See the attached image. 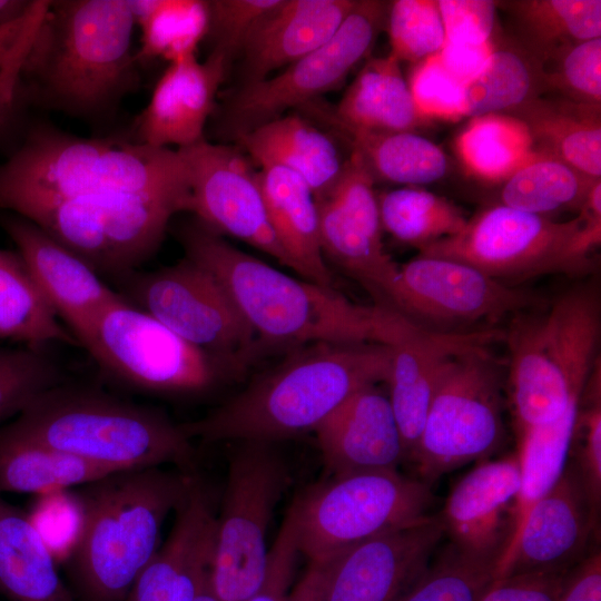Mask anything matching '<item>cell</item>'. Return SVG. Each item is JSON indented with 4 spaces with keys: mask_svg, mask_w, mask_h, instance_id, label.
I'll use <instances>...</instances> for the list:
<instances>
[{
    "mask_svg": "<svg viewBox=\"0 0 601 601\" xmlns=\"http://www.w3.org/2000/svg\"><path fill=\"white\" fill-rule=\"evenodd\" d=\"M140 31L138 62L168 63L197 56L209 29V2L204 0H128Z\"/></svg>",
    "mask_w": 601,
    "mask_h": 601,
    "instance_id": "36",
    "label": "cell"
},
{
    "mask_svg": "<svg viewBox=\"0 0 601 601\" xmlns=\"http://www.w3.org/2000/svg\"><path fill=\"white\" fill-rule=\"evenodd\" d=\"M580 403L571 405L558 420L533 426L518 436L520 486L511 508L510 534L499 561L514 544L531 509L562 475Z\"/></svg>",
    "mask_w": 601,
    "mask_h": 601,
    "instance_id": "34",
    "label": "cell"
},
{
    "mask_svg": "<svg viewBox=\"0 0 601 601\" xmlns=\"http://www.w3.org/2000/svg\"><path fill=\"white\" fill-rule=\"evenodd\" d=\"M560 601H601V553L593 552L573 565Z\"/></svg>",
    "mask_w": 601,
    "mask_h": 601,
    "instance_id": "54",
    "label": "cell"
},
{
    "mask_svg": "<svg viewBox=\"0 0 601 601\" xmlns=\"http://www.w3.org/2000/svg\"><path fill=\"white\" fill-rule=\"evenodd\" d=\"M355 3V0H279L255 24L238 52L243 85L265 79L325 45Z\"/></svg>",
    "mask_w": 601,
    "mask_h": 601,
    "instance_id": "27",
    "label": "cell"
},
{
    "mask_svg": "<svg viewBox=\"0 0 601 601\" xmlns=\"http://www.w3.org/2000/svg\"><path fill=\"white\" fill-rule=\"evenodd\" d=\"M115 472L119 471L43 446H0V494L46 495L80 487Z\"/></svg>",
    "mask_w": 601,
    "mask_h": 601,
    "instance_id": "39",
    "label": "cell"
},
{
    "mask_svg": "<svg viewBox=\"0 0 601 601\" xmlns=\"http://www.w3.org/2000/svg\"><path fill=\"white\" fill-rule=\"evenodd\" d=\"M0 339L45 348L78 345L49 306L18 253L0 248Z\"/></svg>",
    "mask_w": 601,
    "mask_h": 601,
    "instance_id": "35",
    "label": "cell"
},
{
    "mask_svg": "<svg viewBox=\"0 0 601 601\" xmlns=\"http://www.w3.org/2000/svg\"><path fill=\"white\" fill-rule=\"evenodd\" d=\"M595 181L561 160L536 151L503 181L500 204L541 216L568 207L580 210Z\"/></svg>",
    "mask_w": 601,
    "mask_h": 601,
    "instance_id": "41",
    "label": "cell"
},
{
    "mask_svg": "<svg viewBox=\"0 0 601 601\" xmlns=\"http://www.w3.org/2000/svg\"><path fill=\"white\" fill-rule=\"evenodd\" d=\"M406 82L424 120L457 121L464 117L463 83L447 72L437 53L415 63Z\"/></svg>",
    "mask_w": 601,
    "mask_h": 601,
    "instance_id": "47",
    "label": "cell"
},
{
    "mask_svg": "<svg viewBox=\"0 0 601 601\" xmlns=\"http://www.w3.org/2000/svg\"><path fill=\"white\" fill-rule=\"evenodd\" d=\"M508 4L526 50L541 63L570 46L600 38V0H521Z\"/></svg>",
    "mask_w": 601,
    "mask_h": 601,
    "instance_id": "40",
    "label": "cell"
},
{
    "mask_svg": "<svg viewBox=\"0 0 601 601\" xmlns=\"http://www.w3.org/2000/svg\"><path fill=\"white\" fill-rule=\"evenodd\" d=\"M290 480L275 443L238 442L233 450L209 574L217 601H247L259 589L268 562V529Z\"/></svg>",
    "mask_w": 601,
    "mask_h": 601,
    "instance_id": "9",
    "label": "cell"
},
{
    "mask_svg": "<svg viewBox=\"0 0 601 601\" xmlns=\"http://www.w3.org/2000/svg\"><path fill=\"white\" fill-rule=\"evenodd\" d=\"M494 47L492 39L481 45L445 40L437 56L447 72L464 85L480 73Z\"/></svg>",
    "mask_w": 601,
    "mask_h": 601,
    "instance_id": "53",
    "label": "cell"
},
{
    "mask_svg": "<svg viewBox=\"0 0 601 601\" xmlns=\"http://www.w3.org/2000/svg\"><path fill=\"white\" fill-rule=\"evenodd\" d=\"M10 444L52 449L115 471L171 464L195 472L193 440L165 412L67 381L0 426V446Z\"/></svg>",
    "mask_w": 601,
    "mask_h": 601,
    "instance_id": "5",
    "label": "cell"
},
{
    "mask_svg": "<svg viewBox=\"0 0 601 601\" xmlns=\"http://www.w3.org/2000/svg\"><path fill=\"white\" fill-rule=\"evenodd\" d=\"M500 335L494 329L436 331L412 323L391 346L388 398L411 461L445 364L455 355L487 345Z\"/></svg>",
    "mask_w": 601,
    "mask_h": 601,
    "instance_id": "24",
    "label": "cell"
},
{
    "mask_svg": "<svg viewBox=\"0 0 601 601\" xmlns=\"http://www.w3.org/2000/svg\"><path fill=\"white\" fill-rule=\"evenodd\" d=\"M387 4L356 1L336 33L322 47L276 75L242 85L216 108L217 132L228 139L283 116L336 89L370 52L383 24Z\"/></svg>",
    "mask_w": 601,
    "mask_h": 601,
    "instance_id": "15",
    "label": "cell"
},
{
    "mask_svg": "<svg viewBox=\"0 0 601 601\" xmlns=\"http://www.w3.org/2000/svg\"><path fill=\"white\" fill-rule=\"evenodd\" d=\"M230 63L229 57L215 48L204 61L190 56L168 63L148 105L136 117L129 140L181 149L206 139V126Z\"/></svg>",
    "mask_w": 601,
    "mask_h": 601,
    "instance_id": "21",
    "label": "cell"
},
{
    "mask_svg": "<svg viewBox=\"0 0 601 601\" xmlns=\"http://www.w3.org/2000/svg\"><path fill=\"white\" fill-rule=\"evenodd\" d=\"M577 424L580 425L581 443L578 465L575 464L585 493L597 513L601 496V405L597 396L583 413H578Z\"/></svg>",
    "mask_w": 601,
    "mask_h": 601,
    "instance_id": "52",
    "label": "cell"
},
{
    "mask_svg": "<svg viewBox=\"0 0 601 601\" xmlns=\"http://www.w3.org/2000/svg\"><path fill=\"white\" fill-rule=\"evenodd\" d=\"M377 200L382 228L418 249L460 233L467 223L453 204L416 187L390 190Z\"/></svg>",
    "mask_w": 601,
    "mask_h": 601,
    "instance_id": "42",
    "label": "cell"
},
{
    "mask_svg": "<svg viewBox=\"0 0 601 601\" xmlns=\"http://www.w3.org/2000/svg\"><path fill=\"white\" fill-rule=\"evenodd\" d=\"M595 512L575 463L566 464L553 487L529 512L512 548L496 564V577L569 570L583 559Z\"/></svg>",
    "mask_w": 601,
    "mask_h": 601,
    "instance_id": "22",
    "label": "cell"
},
{
    "mask_svg": "<svg viewBox=\"0 0 601 601\" xmlns=\"http://www.w3.org/2000/svg\"><path fill=\"white\" fill-rule=\"evenodd\" d=\"M430 485L397 470L333 476L298 496V548L309 562L428 515Z\"/></svg>",
    "mask_w": 601,
    "mask_h": 601,
    "instance_id": "10",
    "label": "cell"
},
{
    "mask_svg": "<svg viewBox=\"0 0 601 601\" xmlns=\"http://www.w3.org/2000/svg\"><path fill=\"white\" fill-rule=\"evenodd\" d=\"M437 6L446 41L481 45L492 39L494 1L440 0Z\"/></svg>",
    "mask_w": 601,
    "mask_h": 601,
    "instance_id": "50",
    "label": "cell"
},
{
    "mask_svg": "<svg viewBox=\"0 0 601 601\" xmlns=\"http://www.w3.org/2000/svg\"><path fill=\"white\" fill-rule=\"evenodd\" d=\"M65 381L61 367L45 348L0 346V426Z\"/></svg>",
    "mask_w": 601,
    "mask_h": 601,
    "instance_id": "44",
    "label": "cell"
},
{
    "mask_svg": "<svg viewBox=\"0 0 601 601\" xmlns=\"http://www.w3.org/2000/svg\"><path fill=\"white\" fill-rule=\"evenodd\" d=\"M235 141L259 167L276 165L297 174L316 199L332 190L345 165L332 135L299 114L283 115Z\"/></svg>",
    "mask_w": 601,
    "mask_h": 601,
    "instance_id": "30",
    "label": "cell"
},
{
    "mask_svg": "<svg viewBox=\"0 0 601 601\" xmlns=\"http://www.w3.org/2000/svg\"><path fill=\"white\" fill-rule=\"evenodd\" d=\"M298 548V510L296 500L289 506L274 544L259 589L247 601H288Z\"/></svg>",
    "mask_w": 601,
    "mask_h": 601,
    "instance_id": "49",
    "label": "cell"
},
{
    "mask_svg": "<svg viewBox=\"0 0 601 601\" xmlns=\"http://www.w3.org/2000/svg\"><path fill=\"white\" fill-rule=\"evenodd\" d=\"M30 4L31 1L0 0V24L22 16Z\"/></svg>",
    "mask_w": 601,
    "mask_h": 601,
    "instance_id": "58",
    "label": "cell"
},
{
    "mask_svg": "<svg viewBox=\"0 0 601 601\" xmlns=\"http://www.w3.org/2000/svg\"><path fill=\"white\" fill-rule=\"evenodd\" d=\"M47 1H31L26 13L0 24V69L23 43L39 21Z\"/></svg>",
    "mask_w": 601,
    "mask_h": 601,
    "instance_id": "55",
    "label": "cell"
},
{
    "mask_svg": "<svg viewBox=\"0 0 601 601\" xmlns=\"http://www.w3.org/2000/svg\"><path fill=\"white\" fill-rule=\"evenodd\" d=\"M519 486L516 452L477 463L452 489L440 514L452 544L497 564L510 534V513Z\"/></svg>",
    "mask_w": 601,
    "mask_h": 601,
    "instance_id": "25",
    "label": "cell"
},
{
    "mask_svg": "<svg viewBox=\"0 0 601 601\" xmlns=\"http://www.w3.org/2000/svg\"><path fill=\"white\" fill-rule=\"evenodd\" d=\"M196 601H217L211 592V589H210V585H209V580L208 582L206 583L205 588L203 589V591L200 592V594L198 595L197 600Z\"/></svg>",
    "mask_w": 601,
    "mask_h": 601,
    "instance_id": "59",
    "label": "cell"
},
{
    "mask_svg": "<svg viewBox=\"0 0 601 601\" xmlns=\"http://www.w3.org/2000/svg\"><path fill=\"white\" fill-rule=\"evenodd\" d=\"M189 175L190 213L217 234L235 237L293 270L272 228L257 170L236 147L207 138L178 149Z\"/></svg>",
    "mask_w": 601,
    "mask_h": 601,
    "instance_id": "16",
    "label": "cell"
},
{
    "mask_svg": "<svg viewBox=\"0 0 601 601\" xmlns=\"http://www.w3.org/2000/svg\"><path fill=\"white\" fill-rule=\"evenodd\" d=\"M83 348L105 375L146 394L198 396L228 374L215 357L121 296L101 312Z\"/></svg>",
    "mask_w": 601,
    "mask_h": 601,
    "instance_id": "11",
    "label": "cell"
},
{
    "mask_svg": "<svg viewBox=\"0 0 601 601\" xmlns=\"http://www.w3.org/2000/svg\"><path fill=\"white\" fill-rule=\"evenodd\" d=\"M485 346L453 356L440 375L411 460L427 485L470 462L489 459L502 445L500 378Z\"/></svg>",
    "mask_w": 601,
    "mask_h": 601,
    "instance_id": "12",
    "label": "cell"
},
{
    "mask_svg": "<svg viewBox=\"0 0 601 601\" xmlns=\"http://www.w3.org/2000/svg\"><path fill=\"white\" fill-rule=\"evenodd\" d=\"M189 190L178 149L35 128L0 165V213L23 218L72 198L112 191Z\"/></svg>",
    "mask_w": 601,
    "mask_h": 601,
    "instance_id": "6",
    "label": "cell"
},
{
    "mask_svg": "<svg viewBox=\"0 0 601 601\" xmlns=\"http://www.w3.org/2000/svg\"><path fill=\"white\" fill-rule=\"evenodd\" d=\"M569 571H531L497 578L479 601H560Z\"/></svg>",
    "mask_w": 601,
    "mask_h": 601,
    "instance_id": "51",
    "label": "cell"
},
{
    "mask_svg": "<svg viewBox=\"0 0 601 601\" xmlns=\"http://www.w3.org/2000/svg\"><path fill=\"white\" fill-rule=\"evenodd\" d=\"M0 226L16 244L42 296L85 347L101 312L120 298L81 258L35 223L0 213Z\"/></svg>",
    "mask_w": 601,
    "mask_h": 601,
    "instance_id": "20",
    "label": "cell"
},
{
    "mask_svg": "<svg viewBox=\"0 0 601 601\" xmlns=\"http://www.w3.org/2000/svg\"><path fill=\"white\" fill-rule=\"evenodd\" d=\"M535 302L473 266L418 255L400 266L394 311L416 324H474L499 321Z\"/></svg>",
    "mask_w": 601,
    "mask_h": 601,
    "instance_id": "17",
    "label": "cell"
},
{
    "mask_svg": "<svg viewBox=\"0 0 601 601\" xmlns=\"http://www.w3.org/2000/svg\"><path fill=\"white\" fill-rule=\"evenodd\" d=\"M209 2L211 49L223 50L233 61L255 24L279 0H213ZM206 37V38H207Z\"/></svg>",
    "mask_w": 601,
    "mask_h": 601,
    "instance_id": "48",
    "label": "cell"
},
{
    "mask_svg": "<svg viewBox=\"0 0 601 601\" xmlns=\"http://www.w3.org/2000/svg\"><path fill=\"white\" fill-rule=\"evenodd\" d=\"M177 238L185 257L226 289L259 347L295 349L315 343L392 346L412 321L391 308L352 302L335 287L298 279L230 245L198 219Z\"/></svg>",
    "mask_w": 601,
    "mask_h": 601,
    "instance_id": "1",
    "label": "cell"
},
{
    "mask_svg": "<svg viewBox=\"0 0 601 601\" xmlns=\"http://www.w3.org/2000/svg\"><path fill=\"white\" fill-rule=\"evenodd\" d=\"M128 0L48 1L21 78L43 107L96 120L110 116L139 82Z\"/></svg>",
    "mask_w": 601,
    "mask_h": 601,
    "instance_id": "3",
    "label": "cell"
},
{
    "mask_svg": "<svg viewBox=\"0 0 601 601\" xmlns=\"http://www.w3.org/2000/svg\"><path fill=\"white\" fill-rule=\"evenodd\" d=\"M36 28L0 69V120L13 105L16 93L21 82V71L24 58Z\"/></svg>",
    "mask_w": 601,
    "mask_h": 601,
    "instance_id": "56",
    "label": "cell"
},
{
    "mask_svg": "<svg viewBox=\"0 0 601 601\" xmlns=\"http://www.w3.org/2000/svg\"><path fill=\"white\" fill-rule=\"evenodd\" d=\"M116 285L124 299L215 357L229 374L260 351L223 285L187 257L152 272L136 270Z\"/></svg>",
    "mask_w": 601,
    "mask_h": 601,
    "instance_id": "13",
    "label": "cell"
},
{
    "mask_svg": "<svg viewBox=\"0 0 601 601\" xmlns=\"http://www.w3.org/2000/svg\"><path fill=\"white\" fill-rule=\"evenodd\" d=\"M455 150L465 170L487 183H503L536 155L526 126L505 114L473 117Z\"/></svg>",
    "mask_w": 601,
    "mask_h": 601,
    "instance_id": "38",
    "label": "cell"
},
{
    "mask_svg": "<svg viewBox=\"0 0 601 601\" xmlns=\"http://www.w3.org/2000/svg\"><path fill=\"white\" fill-rule=\"evenodd\" d=\"M332 114L355 129L374 132L412 131L424 126L400 62L391 55L370 59Z\"/></svg>",
    "mask_w": 601,
    "mask_h": 601,
    "instance_id": "33",
    "label": "cell"
},
{
    "mask_svg": "<svg viewBox=\"0 0 601 601\" xmlns=\"http://www.w3.org/2000/svg\"><path fill=\"white\" fill-rule=\"evenodd\" d=\"M391 346L315 343L297 347L206 416L181 424L205 443H276L314 431L357 391L387 383Z\"/></svg>",
    "mask_w": 601,
    "mask_h": 601,
    "instance_id": "2",
    "label": "cell"
},
{
    "mask_svg": "<svg viewBox=\"0 0 601 601\" xmlns=\"http://www.w3.org/2000/svg\"><path fill=\"white\" fill-rule=\"evenodd\" d=\"M496 577V561L451 544L397 601H479Z\"/></svg>",
    "mask_w": 601,
    "mask_h": 601,
    "instance_id": "43",
    "label": "cell"
},
{
    "mask_svg": "<svg viewBox=\"0 0 601 601\" xmlns=\"http://www.w3.org/2000/svg\"><path fill=\"white\" fill-rule=\"evenodd\" d=\"M445 535L440 515L354 544L323 564L322 601H397Z\"/></svg>",
    "mask_w": 601,
    "mask_h": 601,
    "instance_id": "18",
    "label": "cell"
},
{
    "mask_svg": "<svg viewBox=\"0 0 601 601\" xmlns=\"http://www.w3.org/2000/svg\"><path fill=\"white\" fill-rule=\"evenodd\" d=\"M364 174L345 176L329 196L317 199L324 258L362 284L378 305L394 311L400 266L382 240L378 200Z\"/></svg>",
    "mask_w": 601,
    "mask_h": 601,
    "instance_id": "19",
    "label": "cell"
},
{
    "mask_svg": "<svg viewBox=\"0 0 601 601\" xmlns=\"http://www.w3.org/2000/svg\"><path fill=\"white\" fill-rule=\"evenodd\" d=\"M510 116L526 126L536 151L561 160L592 180L600 179V105L538 97Z\"/></svg>",
    "mask_w": 601,
    "mask_h": 601,
    "instance_id": "32",
    "label": "cell"
},
{
    "mask_svg": "<svg viewBox=\"0 0 601 601\" xmlns=\"http://www.w3.org/2000/svg\"><path fill=\"white\" fill-rule=\"evenodd\" d=\"M313 432L332 476L397 470L406 461L388 395L377 385L351 395Z\"/></svg>",
    "mask_w": 601,
    "mask_h": 601,
    "instance_id": "26",
    "label": "cell"
},
{
    "mask_svg": "<svg viewBox=\"0 0 601 601\" xmlns=\"http://www.w3.org/2000/svg\"><path fill=\"white\" fill-rule=\"evenodd\" d=\"M0 594L9 601H78L29 514L0 494Z\"/></svg>",
    "mask_w": 601,
    "mask_h": 601,
    "instance_id": "31",
    "label": "cell"
},
{
    "mask_svg": "<svg viewBox=\"0 0 601 601\" xmlns=\"http://www.w3.org/2000/svg\"><path fill=\"white\" fill-rule=\"evenodd\" d=\"M297 110L325 126L332 137L344 141L362 158L373 178L414 187L436 181L447 171L443 150L415 132H374L352 128L336 119L328 104L321 99Z\"/></svg>",
    "mask_w": 601,
    "mask_h": 601,
    "instance_id": "29",
    "label": "cell"
},
{
    "mask_svg": "<svg viewBox=\"0 0 601 601\" xmlns=\"http://www.w3.org/2000/svg\"><path fill=\"white\" fill-rule=\"evenodd\" d=\"M167 540L135 581L125 601H196L209 580L217 513L196 475Z\"/></svg>",
    "mask_w": 601,
    "mask_h": 601,
    "instance_id": "23",
    "label": "cell"
},
{
    "mask_svg": "<svg viewBox=\"0 0 601 601\" xmlns=\"http://www.w3.org/2000/svg\"><path fill=\"white\" fill-rule=\"evenodd\" d=\"M190 206L189 190L112 191L65 200L26 219L116 283L157 252L171 218Z\"/></svg>",
    "mask_w": 601,
    "mask_h": 601,
    "instance_id": "8",
    "label": "cell"
},
{
    "mask_svg": "<svg viewBox=\"0 0 601 601\" xmlns=\"http://www.w3.org/2000/svg\"><path fill=\"white\" fill-rule=\"evenodd\" d=\"M518 436L581 402L600 337L597 292L579 287L541 314L515 318L506 334Z\"/></svg>",
    "mask_w": 601,
    "mask_h": 601,
    "instance_id": "7",
    "label": "cell"
},
{
    "mask_svg": "<svg viewBox=\"0 0 601 601\" xmlns=\"http://www.w3.org/2000/svg\"><path fill=\"white\" fill-rule=\"evenodd\" d=\"M546 89L541 62L529 50L494 47L480 73L463 85L464 117L510 115Z\"/></svg>",
    "mask_w": 601,
    "mask_h": 601,
    "instance_id": "37",
    "label": "cell"
},
{
    "mask_svg": "<svg viewBox=\"0 0 601 601\" xmlns=\"http://www.w3.org/2000/svg\"><path fill=\"white\" fill-rule=\"evenodd\" d=\"M582 225L581 214L554 221L499 204L467 220L460 233L418 250L422 256L467 264L500 282L579 273L592 250Z\"/></svg>",
    "mask_w": 601,
    "mask_h": 601,
    "instance_id": "14",
    "label": "cell"
},
{
    "mask_svg": "<svg viewBox=\"0 0 601 601\" xmlns=\"http://www.w3.org/2000/svg\"><path fill=\"white\" fill-rule=\"evenodd\" d=\"M548 89H558L568 99L600 105L601 101V38L570 46L541 66Z\"/></svg>",
    "mask_w": 601,
    "mask_h": 601,
    "instance_id": "46",
    "label": "cell"
},
{
    "mask_svg": "<svg viewBox=\"0 0 601 601\" xmlns=\"http://www.w3.org/2000/svg\"><path fill=\"white\" fill-rule=\"evenodd\" d=\"M323 564L309 562L302 579L289 593L288 601H322Z\"/></svg>",
    "mask_w": 601,
    "mask_h": 601,
    "instance_id": "57",
    "label": "cell"
},
{
    "mask_svg": "<svg viewBox=\"0 0 601 601\" xmlns=\"http://www.w3.org/2000/svg\"><path fill=\"white\" fill-rule=\"evenodd\" d=\"M391 51L398 62L417 63L440 52L445 33L437 1L396 0L387 7Z\"/></svg>",
    "mask_w": 601,
    "mask_h": 601,
    "instance_id": "45",
    "label": "cell"
},
{
    "mask_svg": "<svg viewBox=\"0 0 601 601\" xmlns=\"http://www.w3.org/2000/svg\"><path fill=\"white\" fill-rule=\"evenodd\" d=\"M195 476L179 469L141 467L77 487L80 525L66 560L78 601L126 600Z\"/></svg>",
    "mask_w": 601,
    "mask_h": 601,
    "instance_id": "4",
    "label": "cell"
},
{
    "mask_svg": "<svg viewBox=\"0 0 601 601\" xmlns=\"http://www.w3.org/2000/svg\"><path fill=\"white\" fill-rule=\"evenodd\" d=\"M257 177L275 236L304 279L334 287L324 258L316 196L297 174L276 165L259 167Z\"/></svg>",
    "mask_w": 601,
    "mask_h": 601,
    "instance_id": "28",
    "label": "cell"
}]
</instances>
